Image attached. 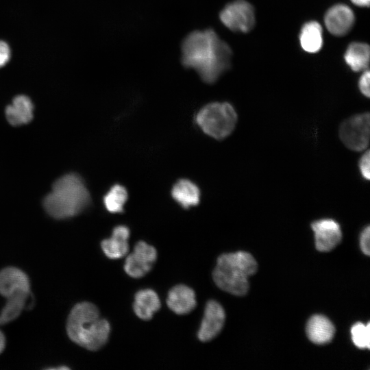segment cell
Segmentation results:
<instances>
[{
    "label": "cell",
    "mask_w": 370,
    "mask_h": 370,
    "mask_svg": "<svg viewBox=\"0 0 370 370\" xmlns=\"http://www.w3.org/2000/svg\"><path fill=\"white\" fill-rule=\"evenodd\" d=\"M232 50L212 29L196 30L182 44V63L195 70L208 84L215 82L229 69Z\"/></svg>",
    "instance_id": "1"
},
{
    "label": "cell",
    "mask_w": 370,
    "mask_h": 370,
    "mask_svg": "<svg viewBox=\"0 0 370 370\" xmlns=\"http://www.w3.org/2000/svg\"><path fill=\"white\" fill-rule=\"evenodd\" d=\"M110 332L108 321L100 317L93 304L81 302L71 310L66 332L70 339L81 347L91 351L101 348L107 343Z\"/></svg>",
    "instance_id": "2"
},
{
    "label": "cell",
    "mask_w": 370,
    "mask_h": 370,
    "mask_svg": "<svg viewBox=\"0 0 370 370\" xmlns=\"http://www.w3.org/2000/svg\"><path fill=\"white\" fill-rule=\"evenodd\" d=\"M90 200L82 179L70 173L54 182L51 191L43 200V206L51 217L64 219L79 214L89 205Z\"/></svg>",
    "instance_id": "3"
},
{
    "label": "cell",
    "mask_w": 370,
    "mask_h": 370,
    "mask_svg": "<svg viewBox=\"0 0 370 370\" xmlns=\"http://www.w3.org/2000/svg\"><path fill=\"white\" fill-rule=\"evenodd\" d=\"M257 269L256 260L247 252L223 254L217 259L213 280L221 290L242 296L248 291V278L256 273Z\"/></svg>",
    "instance_id": "4"
},
{
    "label": "cell",
    "mask_w": 370,
    "mask_h": 370,
    "mask_svg": "<svg viewBox=\"0 0 370 370\" xmlns=\"http://www.w3.org/2000/svg\"><path fill=\"white\" fill-rule=\"evenodd\" d=\"M236 121V112L234 107L227 102L208 103L196 116V122L203 132L218 140L229 136Z\"/></svg>",
    "instance_id": "5"
},
{
    "label": "cell",
    "mask_w": 370,
    "mask_h": 370,
    "mask_svg": "<svg viewBox=\"0 0 370 370\" xmlns=\"http://www.w3.org/2000/svg\"><path fill=\"white\" fill-rule=\"evenodd\" d=\"M369 113L356 114L344 121L339 128V136L349 149L359 151L365 150L369 141Z\"/></svg>",
    "instance_id": "6"
},
{
    "label": "cell",
    "mask_w": 370,
    "mask_h": 370,
    "mask_svg": "<svg viewBox=\"0 0 370 370\" xmlns=\"http://www.w3.org/2000/svg\"><path fill=\"white\" fill-rule=\"evenodd\" d=\"M221 23L233 32L247 33L254 27L256 17L253 6L245 0H234L221 11Z\"/></svg>",
    "instance_id": "7"
},
{
    "label": "cell",
    "mask_w": 370,
    "mask_h": 370,
    "mask_svg": "<svg viewBox=\"0 0 370 370\" xmlns=\"http://www.w3.org/2000/svg\"><path fill=\"white\" fill-rule=\"evenodd\" d=\"M156 258V249L144 241H140L136 243L133 252L126 258L125 271L132 278H141L151 270Z\"/></svg>",
    "instance_id": "8"
},
{
    "label": "cell",
    "mask_w": 370,
    "mask_h": 370,
    "mask_svg": "<svg viewBox=\"0 0 370 370\" xmlns=\"http://www.w3.org/2000/svg\"><path fill=\"white\" fill-rule=\"evenodd\" d=\"M225 319L223 307L216 301L210 300L206 306L204 317L197 333L198 338L206 342L216 337L221 331Z\"/></svg>",
    "instance_id": "9"
},
{
    "label": "cell",
    "mask_w": 370,
    "mask_h": 370,
    "mask_svg": "<svg viewBox=\"0 0 370 370\" xmlns=\"http://www.w3.org/2000/svg\"><path fill=\"white\" fill-rule=\"evenodd\" d=\"M314 233L317 250L326 252L333 249L341 241L342 232L339 224L333 219H324L311 224Z\"/></svg>",
    "instance_id": "10"
},
{
    "label": "cell",
    "mask_w": 370,
    "mask_h": 370,
    "mask_svg": "<svg viewBox=\"0 0 370 370\" xmlns=\"http://www.w3.org/2000/svg\"><path fill=\"white\" fill-rule=\"evenodd\" d=\"M355 16L352 9L342 3L336 4L328 10L324 22L328 30L334 36L347 34L354 25Z\"/></svg>",
    "instance_id": "11"
},
{
    "label": "cell",
    "mask_w": 370,
    "mask_h": 370,
    "mask_svg": "<svg viewBox=\"0 0 370 370\" xmlns=\"http://www.w3.org/2000/svg\"><path fill=\"white\" fill-rule=\"evenodd\" d=\"M30 293L27 275L16 267H6L0 271V294L9 297L17 293Z\"/></svg>",
    "instance_id": "12"
},
{
    "label": "cell",
    "mask_w": 370,
    "mask_h": 370,
    "mask_svg": "<svg viewBox=\"0 0 370 370\" xmlns=\"http://www.w3.org/2000/svg\"><path fill=\"white\" fill-rule=\"evenodd\" d=\"M166 304L177 314H187L196 306L195 293L188 286L183 284L177 285L169 291Z\"/></svg>",
    "instance_id": "13"
},
{
    "label": "cell",
    "mask_w": 370,
    "mask_h": 370,
    "mask_svg": "<svg viewBox=\"0 0 370 370\" xmlns=\"http://www.w3.org/2000/svg\"><path fill=\"white\" fill-rule=\"evenodd\" d=\"M130 230L124 225L114 228L111 237L101 242V248L105 255L110 259L121 258L127 254L129 249Z\"/></svg>",
    "instance_id": "14"
},
{
    "label": "cell",
    "mask_w": 370,
    "mask_h": 370,
    "mask_svg": "<svg viewBox=\"0 0 370 370\" xmlns=\"http://www.w3.org/2000/svg\"><path fill=\"white\" fill-rule=\"evenodd\" d=\"M334 333V325L323 315H314L307 323L306 334L308 338L314 344L323 345L330 343L332 340Z\"/></svg>",
    "instance_id": "15"
},
{
    "label": "cell",
    "mask_w": 370,
    "mask_h": 370,
    "mask_svg": "<svg viewBox=\"0 0 370 370\" xmlns=\"http://www.w3.org/2000/svg\"><path fill=\"white\" fill-rule=\"evenodd\" d=\"M34 106L30 99L25 95H18L12 104L5 108L8 121L14 126L28 123L33 118Z\"/></svg>",
    "instance_id": "16"
},
{
    "label": "cell",
    "mask_w": 370,
    "mask_h": 370,
    "mask_svg": "<svg viewBox=\"0 0 370 370\" xmlns=\"http://www.w3.org/2000/svg\"><path fill=\"white\" fill-rule=\"evenodd\" d=\"M133 308L137 317L143 320H149L160 308V299L154 291L143 289L135 295Z\"/></svg>",
    "instance_id": "17"
},
{
    "label": "cell",
    "mask_w": 370,
    "mask_h": 370,
    "mask_svg": "<svg viewBox=\"0 0 370 370\" xmlns=\"http://www.w3.org/2000/svg\"><path fill=\"white\" fill-rule=\"evenodd\" d=\"M299 42L301 48L308 53H317L323 45L322 28L314 21L306 23L301 29Z\"/></svg>",
    "instance_id": "18"
},
{
    "label": "cell",
    "mask_w": 370,
    "mask_h": 370,
    "mask_svg": "<svg viewBox=\"0 0 370 370\" xmlns=\"http://www.w3.org/2000/svg\"><path fill=\"white\" fill-rule=\"evenodd\" d=\"M369 47L364 42H354L347 48L344 59L354 71L358 72L368 69L369 63Z\"/></svg>",
    "instance_id": "19"
},
{
    "label": "cell",
    "mask_w": 370,
    "mask_h": 370,
    "mask_svg": "<svg viewBox=\"0 0 370 370\" xmlns=\"http://www.w3.org/2000/svg\"><path fill=\"white\" fill-rule=\"evenodd\" d=\"M173 198L183 208L196 206L199 201L200 192L198 187L188 180H180L172 189Z\"/></svg>",
    "instance_id": "20"
},
{
    "label": "cell",
    "mask_w": 370,
    "mask_h": 370,
    "mask_svg": "<svg viewBox=\"0 0 370 370\" xmlns=\"http://www.w3.org/2000/svg\"><path fill=\"white\" fill-rule=\"evenodd\" d=\"M30 293H17L9 297L0 312V325L16 319L26 306Z\"/></svg>",
    "instance_id": "21"
},
{
    "label": "cell",
    "mask_w": 370,
    "mask_h": 370,
    "mask_svg": "<svg viewBox=\"0 0 370 370\" xmlns=\"http://www.w3.org/2000/svg\"><path fill=\"white\" fill-rule=\"evenodd\" d=\"M127 199L126 189L119 184L113 186L103 198L106 208L110 212H121Z\"/></svg>",
    "instance_id": "22"
},
{
    "label": "cell",
    "mask_w": 370,
    "mask_h": 370,
    "mask_svg": "<svg viewBox=\"0 0 370 370\" xmlns=\"http://www.w3.org/2000/svg\"><path fill=\"white\" fill-rule=\"evenodd\" d=\"M352 338L354 345L360 349L370 347V325L356 323L351 329Z\"/></svg>",
    "instance_id": "23"
},
{
    "label": "cell",
    "mask_w": 370,
    "mask_h": 370,
    "mask_svg": "<svg viewBox=\"0 0 370 370\" xmlns=\"http://www.w3.org/2000/svg\"><path fill=\"white\" fill-rule=\"evenodd\" d=\"M370 156L369 151L367 150L359 160L358 166L362 177L367 180L370 178L369 170Z\"/></svg>",
    "instance_id": "24"
},
{
    "label": "cell",
    "mask_w": 370,
    "mask_h": 370,
    "mask_svg": "<svg viewBox=\"0 0 370 370\" xmlns=\"http://www.w3.org/2000/svg\"><path fill=\"white\" fill-rule=\"evenodd\" d=\"M358 88L361 93L369 97V71L368 69L364 71L358 81Z\"/></svg>",
    "instance_id": "25"
},
{
    "label": "cell",
    "mask_w": 370,
    "mask_h": 370,
    "mask_svg": "<svg viewBox=\"0 0 370 370\" xmlns=\"http://www.w3.org/2000/svg\"><path fill=\"white\" fill-rule=\"evenodd\" d=\"M369 238L370 227L369 226H367L362 230L360 236V244L361 250L367 256H369L370 254Z\"/></svg>",
    "instance_id": "26"
},
{
    "label": "cell",
    "mask_w": 370,
    "mask_h": 370,
    "mask_svg": "<svg viewBox=\"0 0 370 370\" xmlns=\"http://www.w3.org/2000/svg\"><path fill=\"white\" fill-rule=\"evenodd\" d=\"M10 58V49L8 45L0 40V68L5 65Z\"/></svg>",
    "instance_id": "27"
},
{
    "label": "cell",
    "mask_w": 370,
    "mask_h": 370,
    "mask_svg": "<svg viewBox=\"0 0 370 370\" xmlns=\"http://www.w3.org/2000/svg\"><path fill=\"white\" fill-rule=\"evenodd\" d=\"M352 2L357 6L368 7L370 0H351Z\"/></svg>",
    "instance_id": "28"
},
{
    "label": "cell",
    "mask_w": 370,
    "mask_h": 370,
    "mask_svg": "<svg viewBox=\"0 0 370 370\" xmlns=\"http://www.w3.org/2000/svg\"><path fill=\"white\" fill-rule=\"evenodd\" d=\"M5 346V338L3 333L0 330V354L3 351Z\"/></svg>",
    "instance_id": "29"
}]
</instances>
